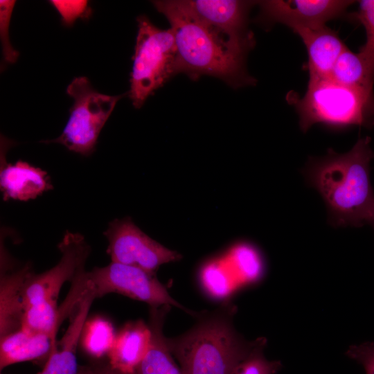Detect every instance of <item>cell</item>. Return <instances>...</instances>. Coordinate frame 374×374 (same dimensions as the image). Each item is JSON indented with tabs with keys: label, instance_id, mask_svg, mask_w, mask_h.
Returning <instances> with one entry per match:
<instances>
[{
	"label": "cell",
	"instance_id": "obj_27",
	"mask_svg": "<svg viewBox=\"0 0 374 374\" xmlns=\"http://www.w3.org/2000/svg\"><path fill=\"white\" fill-rule=\"evenodd\" d=\"M62 17L65 26H71L78 18H87L91 13L87 1H50Z\"/></svg>",
	"mask_w": 374,
	"mask_h": 374
},
{
	"label": "cell",
	"instance_id": "obj_14",
	"mask_svg": "<svg viewBox=\"0 0 374 374\" xmlns=\"http://www.w3.org/2000/svg\"><path fill=\"white\" fill-rule=\"evenodd\" d=\"M150 341L151 330L144 321L127 322L116 333L107 355L109 364L123 374H134L148 353Z\"/></svg>",
	"mask_w": 374,
	"mask_h": 374
},
{
	"label": "cell",
	"instance_id": "obj_11",
	"mask_svg": "<svg viewBox=\"0 0 374 374\" xmlns=\"http://www.w3.org/2000/svg\"><path fill=\"white\" fill-rule=\"evenodd\" d=\"M192 12L204 24L231 42L251 50L255 44L249 29V15L256 1L185 0Z\"/></svg>",
	"mask_w": 374,
	"mask_h": 374
},
{
	"label": "cell",
	"instance_id": "obj_6",
	"mask_svg": "<svg viewBox=\"0 0 374 374\" xmlns=\"http://www.w3.org/2000/svg\"><path fill=\"white\" fill-rule=\"evenodd\" d=\"M66 93L74 100L68 122L60 136L46 143H60L70 151L89 156L95 150L101 130L123 95L99 93L84 76L75 78Z\"/></svg>",
	"mask_w": 374,
	"mask_h": 374
},
{
	"label": "cell",
	"instance_id": "obj_12",
	"mask_svg": "<svg viewBox=\"0 0 374 374\" xmlns=\"http://www.w3.org/2000/svg\"><path fill=\"white\" fill-rule=\"evenodd\" d=\"M93 292L84 287L80 299L72 312L74 315L60 341L56 342L51 354L38 374H78L76 350L83 325L87 319L93 301Z\"/></svg>",
	"mask_w": 374,
	"mask_h": 374
},
{
	"label": "cell",
	"instance_id": "obj_19",
	"mask_svg": "<svg viewBox=\"0 0 374 374\" xmlns=\"http://www.w3.org/2000/svg\"><path fill=\"white\" fill-rule=\"evenodd\" d=\"M330 78L348 87L373 91L374 73L359 53L348 48L337 59Z\"/></svg>",
	"mask_w": 374,
	"mask_h": 374
},
{
	"label": "cell",
	"instance_id": "obj_5",
	"mask_svg": "<svg viewBox=\"0 0 374 374\" xmlns=\"http://www.w3.org/2000/svg\"><path fill=\"white\" fill-rule=\"evenodd\" d=\"M137 23L129 96L134 107L140 108L175 75L176 46L170 28H159L145 15L138 17Z\"/></svg>",
	"mask_w": 374,
	"mask_h": 374
},
{
	"label": "cell",
	"instance_id": "obj_2",
	"mask_svg": "<svg viewBox=\"0 0 374 374\" xmlns=\"http://www.w3.org/2000/svg\"><path fill=\"white\" fill-rule=\"evenodd\" d=\"M155 8L170 24L176 46L175 74L195 80L202 75L217 78L237 89L255 85L247 71L249 50L238 46L202 22L186 1H154Z\"/></svg>",
	"mask_w": 374,
	"mask_h": 374
},
{
	"label": "cell",
	"instance_id": "obj_4",
	"mask_svg": "<svg viewBox=\"0 0 374 374\" xmlns=\"http://www.w3.org/2000/svg\"><path fill=\"white\" fill-rule=\"evenodd\" d=\"M292 101L303 132L319 123L334 129L374 127L373 91L348 87L330 78H313L305 94Z\"/></svg>",
	"mask_w": 374,
	"mask_h": 374
},
{
	"label": "cell",
	"instance_id": "obj_21",
	"mask_svg": "<svg viewBox=\"0 0 374 374\" xmlns=\"http://www.w3.org/2000/svg\"><path fill=\"white\" fill-rule=\"evenodd\" d=\"M112 323L101 316L87 319L81 332L80 344L84 352L96 359L107 356L115 339Z\"/></svg>",
	"mask_w": 374,
	"mask_h": 374
},
{
	"label": "cell",
	"instance_id": "obj_23",
	"mask_svg": "<svg viewBox=\"0 0 374 374\" xmlns=\"http://www.w3.org/2000/svg\"><path fill=\"white\" fill-rule=\"evenodd\" d=\"M60 323L57 301H44L24 310L21 328L33 333L48 335L55 339Z\"/></svg>",
	"mask_w": 374,
	"mask_h": 374
},
{
	"label": "cell",
	"instance_id": "obj_17",
	"mask_svg": "<svg viewBox=\"0 0 374 374\" xmlns=\"http://www.w3.org/2000/svg\"><path fill=\"white\" fill-rule=\"evenodd\" d=\"M0 339L1 370L23 362L39 361L46 364L56 343L48 335L33 333L22 328Z\"/></svg>",
	"mask_w": 374,
	"mask_h": 374
},
{
	"label": "cell",
	"instance_id": "obj_26",
	"mask_svg": "<svg viewBox=\"0 0 374 374\" xmlns=\"http://www.w3.org/2000/svg\"><path fill=\"white\" fill-rule=\"evenodd\" d=\"M15 1H0V29L4 60L7 62H15L19 53L10 44L8 36L9 22Z\"/></svg>",
	"mask_w": 374,
	"mask_h": 374
},
{
	"label": "cell",
	"instance_id": "obj_10",
	"mask_svg": "<svg viewBox=\"0 0 374 374\" xmlns=\"http://www.w3.org/2000/svg\"><path fill=\"white\" fill-rule=\"evenodd\" d=\"M350 0H265L258 1L257 20L266 26L281 24L292 31L318 28L347 15Z\"/></svg>",
	"mask_w": 374,
	"mask_h": 374
},
{
	"label": "cell",
	"instance_id": "obj_15",
	"mask_svg": "<svg viewBox=\"0 0 374 374\" xmlns=\"http://www.w3.org/2000/svg\"><path fill=\"white\" fill-rule=\"evenodd\" d=\"M0 189L3 199L28 201L53 189L47 172L21 160L15 163L1 161Z\"/></svg>",
	"mask_w": 374,
	"mask_h": 374
},
{
	"label": "cell",
	"instance_id": "obj_24",
	"mask_svg": "<svg viewBox=\"0 0 374 374\" xmlns=\"http://www.w3.org/2000/svg\"><path fill=\"white\" fill-rule=\"evenodd\" d=\"M348 16L364 27L366 42L358 53L374 73V0L359 1L357 10Z\"/></svg>",
	"mask_w": 374,
	"mask_h": 374
},
{
	"label": "cell",
	"instance_id": "obj_16",
	"mask_svg": "<svg viewBox=\"0 0 374 374\" xmlns=\"http://www.w3.org/2000/svg\"><path fill=\"white\" fill-rule=\"evenodd\" d=\"M33 271L28 264L14 271L1 266L0 279V337L21 328L24 312L23 288Z\"/></svg>",
	"mask_w": 374,
	"mask_h": 374
},
{
	"label": "cell",
	"instance_id": "obj_1",
	"mask_svg": "<svg viewBox=\"0 0 374 374\" xmlns=\"http://www.w3.org/2000/svg\"><path fill=\"white\" fill-rule=\"evenodd\" d=\"M371 138L359 139L347 152L330 149L326 155L311 157L303 174L321 196L328 223L335 227H359L374 222V190Z\"/></svg>",
	"mask_w": 374,
	"mask_h": 374
},
{
	"label": "cell",
	"instance_id": "obj_9",
	"mask_svg": "<svg viewBox=\"0 0 374 374\" xmlns=\"http://www.w3.org/2000/svg\"><path fill=\"white\" fill-rule=\"evenodd\" d=\"M58 249L62 256L56 265L39 274L32 271L26 278L22 294L24 310L42 301H57L64 283L72 282L84 270L90 247L82 235L66 231Z\"/></svg>",
	"mask_w": 374,
	"mask_h": 374
},
{
	"label": "cell",
	"instance_id": "obj_13",
	"mask_svg": "<svg viewBox=\"0 0 374 374\" xmlns=\"http://www.w3.org/2000/svg\"><path fill=\"white\" fill-rule=\"evenodd\" d=\"M293 32L299 36L306 48L308 59L305 67L309 79L330 78L337 59L348 48L338 32L327 26Z\"/></svg>",
	"mask_w": 374,
	"mask_h": 374
},
{
	"label": "cell",
	"instance_id": "obj_18",
	"mask_svg": "<svg viewBox=\"0 0 374 374\" xmlns=\"http://www.w3.org/2000/svg\"><path fill=\"white\" fill-rule=\"evenodd\" d=\"M170 307L151 308L148 323L151 330L150 345L134 374H184L175 363L163 332L165 317Z\"/></svg>",
	"mask_w": 374,
	"mask_h": 374
},
{
	"label": "cell",
	"instance_id": "obj_3",
	"mask_svg": "<svg viewBox=\"0 0 374 374\" xmlns=\"http://www.w3.org/2000/svg\"><path fill=\"white\" fill-rule=\"evenodd\" d=\"M231 308L204 314L187 332L166 337L167 345L184 374H233L257 346L233 324Z\"/></svg>",
	"mask_w": 374,
	"mask_h": 374
},
{
	"label": "cell",
	"instance_id": "obj_8",
	"mask_svg": "<svg viewBox=\"0 0 374 374\" xmlns=\"http://www.w3.org/2000/svg\"><path fill=\"white\" fill-rule=\"evenodd\" d=\"M104 235L108 240L107 253L112 262L136 267L155 274L161 265L181 258L179 253L144 233L129 218L114 220Z\"/></svg>",
	"mask_w": 374,
	"mask_h": 374
},
{
	"label": "cell",
	"instance_id": "obj_22",
	"mask_svg": "<svg viewBox=\"0 0 374 374\" xmlns=\"http://www.w3.org/2000/svg\"><path fill=\"white\" fill-rule=\"evenodd\" d=\"M200 280L204 290L216 299L229 297L239 286L222 257L212 260L203 266Z\"/></svg>",
	"mask_w": 374,
	"mask_h": 374
},
{
	"label": "cell",
	"instance_id": "obj_20",
	"mask_svg": "<svg viewBox=\"0 0 374 374\" xmlns=\"http://www.w3.org/2000/svg\"><path fill=\"white\" fill-rule=\"evenodd\" d=\"M239 286L258 279L263 263L258 251L251 244L239 243L222 256Z\"/></svg>",
	"mask_w": 374,
	"mask_h": 374
},
{
	"label": "cell",
	"instance_id": "obj_29",
	"mask_svg": "<svg viewBox=\"0 0 374 374\" xmlns=\"http://www.w3.org/2000/svg\"><path fill=\"white\" fill-rule=\"evenodd\" d=\"M78 374H123L119 371H117L112 368L111 366L107 364H96L94 365H90L87 366L80 367V371Z\"/></svg>",
	"mask_w": 374,
	"mask_h": 374
},
{
	"label": "cell",
	"instance_id": "obj_25",
	"mask_svg": "<svg viewBox=\"0 0 374 374\" xmlns=\"http://www.w3.org/2000/svg\"><path fill=\"white\" fill-rule=\"evenodd\" d=\"M267 340L260 337L257 346L240 364L233 374H276L282 368L280 361L269 360L264 355Z\"/></svg>",
	"mask_w": 374,
	"mask_h": 374
},
{
	"label": "cell",
	"instance_id": "obj_30",
	"mask_svg": "<svg viewBox=\"0 0 374 374\" xmlns=\"http://www.w3.org/2000/svg\"><path fill=\"white\" fill-rule=\"evenodd\" d=\"M372 226H374V222H373V225H372Z\"/></svg>",
	"mask_w": 374,
	"mask_h": 374
},
{
	"label": "cell",
	"instance_id": "obj_28",
	"mask_svg": "<svg viewBox=\"0 0 374 374\" xmlns=\"http://www.w3.org/2000/svg\"><path fill=\"white\" fill-rule=\"evenodd\" d=\"M346 355L362 365L366 374H374V342L352 345Z\"/></svg>",
	"mask_w": 374,
	"mask_h": 374
},
{
	"label": "cell",
	"instance_id": "obj_7",
	"mask_svg": "<svg viewBox=\"0 0 374 374\" xmlns=\"http://www.w3.org/2000/svg\"><path fill=\"white\" fill-rule=\"evenodd\" d=\"M75 280L91 290L96 299L117 293L143 301L151 308L170 305L191 315L195 313L175 300L155 274L136 267L112 262L103 267H96L89 271H82Z\"/></svg>",
	"mask_w": 374,
	"mask_h": 374
}]
</instances>
